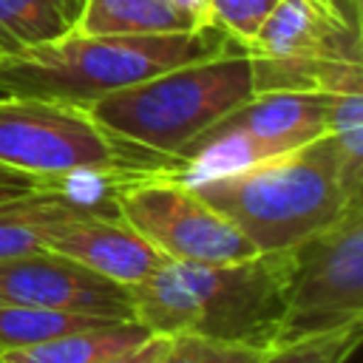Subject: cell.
Here are the masks:
<instances>
[{"label":"cell","instance_id":"1","mask_svg":"<svg viewBox=\"0 0 363 363\" xmlns=\"http://www.w3.org/2000/svg\"><path fill=\"white\" fill-rule=\"evenodd\" d=\"M286 250L241 261H164L130 286L133 320L159 335H199L272 349L284 320Z\"/></svg>","mask_w":363,"mask_h":363},{"label":"cell","instance_id":"2","mask_svg":"<svg viewBox=\"0 0 363 363\" xmlns=\"http://www.w3.org/2000/svg\"><path fill=\"white\" fill-rule=\"evenodd\" d=\"M255 94L252 65L238 43L173 65L88 105L102 130L142 170H173L207 128Z\"/></svg>","mask_w":363,"mask_h":363},{"label":"cell","instance_id":"3","mask_svg":"<svg viewBox=\"0 0 363 363\" xmlns=\"http://www.w3.org/2000/svg\"><path fill=\"white\" fill-rule=\"evenodd\" d=\"M233 40L216 28L184 34H65L0 54V94L88 108L99 96L173 65L207 57Z\"/></svg>","mask_w":363,"mask_h":363},{"label":"cell","instance_id":"4","mask_svg":"<svg viewBox=\"0 0 363 363\" xmlns=\"http://www.w3.org/2000/svg\"><path fill=\"white\" fill-rule=\"evenodd\" d=\"M184 182L258 252L289 250L335 221L346 207L363 201V196H352L343 184L329 133L292 153L233 173Z\"/></svg>","mask_w":363,"mask_h":363},{"label":"cell","instance_id":"5","mask_svg":"<svg viewBox=\"0 0 363 363\" xmlns=\"http://www.w3.org/2000/svg\"><path fill=\"white\" fill-rule=\"evenodd\" d=\"M261 91L363 94L360 28L323 0H278L244 45Z\"/></svg>","mask_w":363,"mask_h":363},{"label":"cell","instance_id":"6","mask_svg":"<svg viewBox=\"0 0 363 363\" xmlns=\"http://www.w3.org/2000/svg\"><path fill=\"white\" fill-rule=\"evenodd\" d=\"M0 167L37 182L142 170L88 108L14 94H0Z\"/></svg>","mask_w":363,"mask_h":363},{"label":"cell","instance_id":"7","mask_svg":"<svg viewBox=\"0 0 363 363\" xmlns=\"http://www.w3.org/2000/svg\"><path fill=\"white\" fill-rule=\"evenodd\" d=\"M363 323V201L286 250L278 343Z\"/></svg>","mask_w":363,"mask_h":363},{"label":"cell","instance_id":"8","mask_svg":"<svg viewBox=\"0 0 363 363\" xmlns=\"http://www.w3.org/2000/svg\"><path fill=\"white\" fill-rule=\"evenodd\" d=\"M332 96L323 91L252 94L187 145L170 173L179 179H204L292 153L326 136Z\"/></svg>","mask_w":363,"mask_h":363},{"label":"cell","instance_id":"9","mask_svg":"<svg viewBox=\"0 0 363 363\" xmlns=\"http://www.w3.org/2000/svg\"><path fill=\"white\" fill-rule=\"evenodd\" d=\"M119 218L167 261H241L258 250L170 170H139L111 187Z\"/></svg>","mask_w":363,"mask_h":363},{"label":"cell","instance_id":"10","mask_svg":"<svg viewBox=\"0 0 363 363\" xmlns=\"http://www.w3.org/2000/svg\"><path fill=\"white\" fill-rule=\"evenodd\" d=\"M0 303L133 320L128 286L45 247L0 258Z\"/></svg>","mask_w":363,"mask_h":363},{"label":"cell","instance_id":"11","mask_svg":"<svg viewBox=\"0 0 363 363\" xmlns=\"http://www.w3.org/2000/svg\"><path fill=\"white\" fill-rule=\"evenodd\" d=\"M43 247L128 289L145 281L167 261L133 227H128L116 210L68 218L45 235Z\"/></svg>","mask_w":363,"mask_h":363},{"label":"cell","instance_id":"12","mask_svg":"<svg viewBox=\"0 0 363 363\" xmlns=\"http://www.w3.org/2000/svg\"><path fill=\"white\" fill-rule=\"evenodd\" d=\"M116 182H111L108 187L96 184L94 190H79L74 179L48 182L40 190L3 204L0 207V258L40 250L45 244V235L68 218L116 210L111 199V187Z\"/></svg>","mask_w":363,"mask_h":363},{"label":"cell","instance_id":"13","mask_svg":"<svg viewBox=\"0 0 363 363\" xmlns=\"http://www.w3.org/2000/svg\"><path fill=\"white\" fill-rule=\"evenodd\" d=\"M153 332L139 320H105L43 343L6 349L0 352V360L3 363H99L105 357L139 346Z\"/></svg>","mask_w":363,"mask_h":363},{"label":"cell","instance_id":"14","mask_svg":"<svg viewBox=\"0 0 363 363\" xmlns=\"http://www.w3.org/2000/svg\"><path fill=\"white\" fill-rule=\"evenodd\" d=\"M170 0H82L74 31L82 34H184L199 31Z\"/></svg>","mask_w":363,"mask_h":363},{"label":"cell","instance_id":"15","mask_svg":"<svg viewBox=\"0 0 363 363\" xmlns=\"http://www.w3.org/2000/svg\"><path fill=\"white\" fill-rule=\"evenodd\" d=\"M82 0H0V54L65 34Z\"/></svg>","mask_w":363,"mask_h":363},{"label":"cell","instance_id":"16","mask_svg":"<svg viewBox=\"0 0 363 363\" xmlns=\"http://www.w3.org/2000/svg\"><path fill=\"white\" fill-rule=\"evenodd\" d=\"M116 318H99L85 312H65V309H43V306H14L0 303V352L43 343L85 326H96Z\"/></svg>","mask_w":363,"mask_h":363},{"label":"cell","instance_id":"17","mask_svg":"<svg viewBox=\"0 0 363 363\" xmlns=\"http://www.w3.org/2000/svg\"><path fill=\"white\" fill-rule=\"evenodd\" d=\"M360 335H363V323H354V326H346L329 335L278 343L267 349L258 357V363H346L354 354Z\"/></svg>","mask_w":363,"mask_h":363},{"label":"cell","instance_id":"18","mask_svg":"<svg viewBox=\"0 0 363 363\" xmlns=\"http://www.w3.org/2000/svg\"><path fill=\"white\" fill-rule=\"evenodd\" d=\"M261 354V349L241 343H221L199 335H170V346L156 363H258Z\"/></svg>","mask_w":363,"mask_h":363},{"label":"cell","instance_id":"19","mask_svg":"<svg viewBox=\"0 0 363 363\" xmlns=\"http://www.w3.org/2000/svg\"><path fill=\"white\" fill-rule=\"evenodd\" d=\"M275 3L278 0H210V28L227 34L244 48Z\"/></svg>","mask_w":363,"mask_h":363},{"label":"cell","instance_id":"20","mask_svg":"<svg viewBox=\"0 0 363 363\" xmlns=\"http://www.w3.org/2000/svg\"><path fill=\"white\" fill-rule=\"evenodd\" d=\"M170 346V335H159L153 332L147 340H142L139 346L122 352V354H113V357H105L99 363H156Z\"/></svg>","mask_w":363,"mask_h":363},{"label":"cell","instance_id":"21","mask_svg":"<svg viewBox=\"0 0 363 363\" xmlns=\"http://www.w3.org/2000/svg\"><path fill=\"white\" fill-rule=\"evenodd\" d=\"M43 184H48V182H37L31 176H23V173H14V170L0 167V207L9 204V201H14V199H23V196L40 190Z\"/></svg>","mask_w":363,"mask_h":363},{"label":"cell","instance_id":"22","mask_svg":"<svg viewBox=\"0 0 363 363\" xmlns=\"http://www.w3.org/2000/svg\"><path fill=\"white\" fill-rule=\"evenodd\" d=\"M323 3H326L343 23L360 28V23H363V0H323Z\"/></svg>","mask_w":363,"mask_h":363},{"label":"cell","instance_id":"23","mask_svg":"<svg viewBox=\"0 0 363 363\" xmlns=\"http://www.w3.org/2000/svg\"><path fill=\"white\" fill-rule=\"evenodd\" d=\"M176 9H182L187 17H193L196 26L210 28V0H170Z\"/></svg>","mask_w":363,"mask_h":363},{"label":"cell","instance_id":"24","mask_svg":"<svg viewBox=\"0 0 363 363\" xmlns=\"http://www.w3.org/2000/svg\"><path fill=\"white\" fill-rule=\"evenodd\" d=\"M0 363H3V360H0Z\"/></svg>","mask_w":363,"mask_h":363}]
</instances>
